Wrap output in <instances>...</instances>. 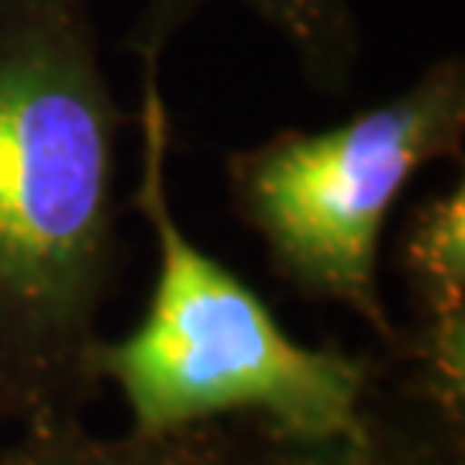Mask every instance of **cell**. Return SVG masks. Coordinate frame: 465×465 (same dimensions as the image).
<instances>
[{"mask_svg":"<svg viewBox=\"0 0 465 465\" xmlns=\"http://www.w3.org/2000/svg\"><path fill=\"white\" fill-rule=\"evenodd\" d=\"M465 63L441 55L411 86L331 128H282L224 159L234 217L300 297L345 307L382 351L400 324L380 290L386 217L411 176L462 163Z\"/></svg>","mask_w":465,"mask_h":465,"instance_id":"3","label":"cell"},{"mask_svg":"<svg viewBox=\"0 0 465 465\" xmlns=\"http://www.w3.org/2000/svg\"><path fill=\"white\" fill-rule=\"evenodd\" d=\"M138 69L142 166L132 203L155 238L159 272L142 324L114 341H94L90 386H114L134 431L221 420L297 434L345 428L386 380V359L290 338L259 293L183 232L169 197L173 124L159 69Z\"/></svg>","mask_w":465,"mask_h":465,"instance_id":"2","label":"cell"},{"mask_svg":"<svg viewBox=\"0 0 465 465\" xmlns=\"http://www.w3.org/2000/svg\"><path fill=\"white\" fill-rule=\"evenodd\" d=\"M7 420H25V407L17 400L15 386L0 372V424H7Z\"/></svg>","mask_w":465,"mask_h":465,"instance_id":"8","label":"cell"},{"mask_svg":"<svg viewBox=\"0 0 465 465\" xmlns=\"http://www.w3.org/2000/svg\"><path fill=\"white\" fill-rule=\"evenodd\" d=\"M211 4H238L272 28L321 94L349 90L359 63V21L351 0H145L124 49L138 66L163 69L169 42Z\"/></svg>","mask_w":465,"mask_h":465,"instance_id":"6","label":"cell"},{"mask_svg":"<svg viewBox=\"0 0 465 465\" xmlns=\"http://www.w3.org/2000/svg\"><path fill=\"white\" fill-rule=\"evenodd\" d=\"M397 272L411 297L386 366L403 390L449 428L465 431V183L411 207L400 228Z\"/></svg>","mask_w":465,"mask_h":465,"instance_id":"4","label":"cell"},{"mask_svg":"<svg viewBox=\"0 0 465 465\" xmlns=\"http://www.w3.org/2000/svg\"><path fill=\"white\" fill-rule=\"evenodd\" d=\"M121 107L90 0H0V372L25 417L94 390Z\"/></svg>","mask_w":465,"mask_h":465,"instance_id":"1","label":"cell"},{"mask_svg":"<svg viewBox=\"0 0 465 465\" xmlns=\"http://www.w3.org/2000/svg\"><path fill=\"white\" fill-rule=\"evenodd\" d=\"M228 465H465V431L449 428L386 376L345 428L321 434L234 428Z\"/></svg>","mask_w":465,"mask_h":465,"instance_id":"5","label":"cell"},{"mask_svg":"<svg viewBox=\"0 0 465 465\" xmlns=\"http://www.w3.org/2000/svg\"><path fill=\"white\" fill-rule=\"evenodd\" d=\"M232 441L228 420L104 438L86 431L73 411H42L25 417V431L0 451V465H228Z\"/></svg>","mask_w":465,"mask_h":465,"instance_id":"7","label":"cell"}]
</instances>
